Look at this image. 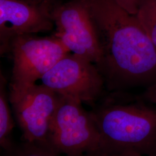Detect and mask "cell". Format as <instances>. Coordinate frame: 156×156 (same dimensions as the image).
I'll list each match as a JSON object with an SVG mask.
<instances>
[{
    "mask_svg": "<svg viewBox=\"0 0 156 156\" xmlns=\"http://www.w3.org/2000/svg\"><path fill=\"white\" fill-rule=\"evenodd\" d=\"M51 15L56 27L54 35L71 53L98 67L102 51L85 0H70L55 4Z\"/></svg>",
    "mask_w": 156,
    "mask_h": 156,
    "instance_id": "cell-7",
    "label": "cell"
},
{
    "mask_svg": "<svg viewBox=\"0 0 156 156\" xmlns=\"http://www.w3.org/2000/svg\"><path fill=\"white\" fill-rule=\"evenodd\" d=\"M9 154L10 156H64L57 154L37 145L26 142L19 146L15 147L14 151Z\"/></svg>",
    "mask_w": 156,
    "mask_h": 156,
    "instance_id": "cell-11",
    "label": "cell"
},
{
    "mask_svg": "<svg viewBox=\"0 0 156 156\" xmlns=\"http://www.w3.org/2000/svg\"><path fill=\"white\" fill-rule=\"evenodd\" d=\"M8 53L13 60L9 93H13L36 84L71 52L55 35L42 37L28 34L12 39Z\"/></svg>",
    "mask_w": 156,
    "mask_h": 156,
    "instance_id": "cell-4",
    "label": "cell"
},
{
    "mask_svg": "<svg viewBox=\"0 0 156 156\" xmlns=\"http://www.w3.org/2000/svg\"><path fill=\"white\" fill-rule=\"evenodd\" d=\"M34 4L49 6L53 7L55 5L56 0H23Z\"/></svg>",
    "mask_w": 156,
    "mask_h": 156,
    "instance_id": "cell-14",
    "label": "cell"
},
{
    "mask_svg": "<svg viewBox=\"0 0 156 156\" xmlns=\"http://www.w3.org/2000/svg\"><path fill=\"white\" fill-rule=\"evenodd\" d=\"M135 16L156 49V0H142Z\"/></svg>",
    "mask_w": 156,
    "mask_h": 156,
    "instance_id": "cell-10",
    "label": "cell"
},
{
    "mask_svg": "<svg viewBox=\"0 0 156 156\" xmlns=\"http://www.w3.org/2000/svg\"><path fill=\"white\" fill-rule=\"evenodd\" d=\"M6 80L1 73L0 77V145L5 151L11 153L15 146L12 141V133L15 126L9 105V98L6 91Z\"/></svg>",
    "mask_w": 156,
    "mask_h": 156,
    "instance_id": "cell-9",
    "label": "cell"
},
{
    "mask_svg": "<svg viewBox=\"0 0 156 156\" xmlns=\"http://www.w3.org/2000/svg\"><path fill=\"white\" fill-rule=\"evenodd\" d=\"M135 153L129 152V151H120L116 152L109 154L108 156H133Z\"/></svg>",
    "mask_w": 156,
    "mask_h": 156,
    "instance_id": "cell-15",
    "label": "cell"
},
{
    "mask_svg": "<svg viewBox=\"0 0 156 156\" xmlns=\"http://www.w3.org/2000/svg\"><path fill=\"white\" fill-rule=\"evenodd\" d=\"M57 94L94 105L102 93L105 79L94 63L69 53L41 79Z\"/></svg>",
    "mask_w": 156,
    "mask_h": 156,
    "instance_id": "cell-6",
    "label": "cell"
},
{
    "mask_svg": "<svg viewBox=\"0 0 156 156\" xmlns=\"http://www.w3.org/2000/svg\"><path fill=\"white\" fill-rule=\"evenodd\" d=\"M130 14L135 15L138 12L142 0H115Z\"/></svg>",
    "mask_w": 156,
    "mask_h": 156,
    "instance_id": "cell-12",
    "label": "cell"
},
{
    "mask_svg": "<svg viewBox=\"0 0 156 156\" xmlns=\"http://www.w3.org/2000/svg\"><path fill=\"white\" fill-rule=\"evenodd\" d=\"M144 97L147 101L156 105V83L147 89L144 94Z\"/></svg>",
    "mask_w": 156,
    "mask_h": 156,
    "instance_id": "cell-13",
    "label": "cell"
},
{
    "mask_svg": "<svg viewBox=\"0 0 156 156\" xmlns=\"http://www.w3.org/2000/svg\"><path fill=\"white\" fill-rule=\"evenodd\" d=\"M53 7L23 0H0V53H8L12 39L17 36L51 31L55 24Z\"/></svg>",
    "mask_w": 156,
    "mask_h": 156,
    "instance_id": "cell-8",
    "label": "cell"
},
{
    "mask_svg": "<svg viewBox=\"0 0 156 156\" xmlns=\"http://www.w3.org/2000/svg\"><path fill=\"white\" fill-rule=\"evenodd\" d=\"M90 112L112 150L156 156V109L107 100Z\"/></svg>",
    "mask_w": 156,
    "mask_h": 156,
    "instance_id": "cell-2",
    "label": "cell"
},
{
    "mask_svg": "<svg viewBox=\"0 0 156 156\" xmlns=\"http://www.w3.org/2000/svg\"><path fill=\"white\" fill-rule=\"evenodd\" d=\"M9 98L24 142L53 153L50 134L59 95L42 84L36 83L9 93Z\"/></svg>",
    "mask_w": 156,
    "mask_h": 156,
    "instance_id": "cell-5",
    "label": "cell"
},
{
    "mask_svg": "<svg viewBox=\"0 0 156 156\" xmlns=\"http://www.w3.org/2000/svg\"><path fill=\"white\" fill-rule=\"evenodd\" d=\"M50 145L54 153L64 156H107L119 152L109 147L91 112L86 111L82 103L60 95Z\"/></svg>",
    "mask_w": 156,
    "mask_h": 156,
    "instance_id": "cell-3",
    "label": "cell"
},
{
    "mask_svg": "<svg viewBox=\"0 0 156 156\" xmlns=\"http://www.w3.org/2000/svg\"><path fill=\"white\" fill-rule=\"evenodd\" d=\"M102 51L97 67L114 84H133L156 76V49L135 15L115 0H85Z\"/></svg>",
    "mask_w": 156,
    "mask_h": 156,
    "instance_id": "cell-1",
    "label": "cell"
},
{
    "mask_svg": "<svg viewBox=\"0 0 156 156\" xmlns=\"http://www.w3.org/2000/svg\"><path fill=\"white\" fill-rule=\"evenodd\" d=\"M141 156V155H140L139 154H138V153H135L134 154V156Z\"/></svg>",
    "mask_w": 156,
    "mask_h": 156,
    "instance_id": "cell-16",
    "label": "cell"
}]
</instances>
